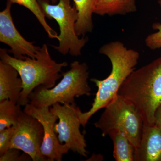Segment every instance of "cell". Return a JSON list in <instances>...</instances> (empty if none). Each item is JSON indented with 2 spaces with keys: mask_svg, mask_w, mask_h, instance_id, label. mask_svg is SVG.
Listing matches in <instances>:
<instances>
[{
  "mask_svg": "<svg viewBox=\"0 0 161 161\" xmlns=\"http://www.w3.org/2000/svg\"><path fill=\"white\" fill-rule=\"evenodd\" d=\"M32 160L31 157L25 153L21 154L20 150L10 148L0 156V161H26Z\"/></svg>",
  "mask_w": 161,
  "mask_h": 161,
  "instance_id": "obj_19",
  "label": "cell"
},
{
  "mask_svg": "<svg viewBox=\"0 0 161 161\" xmlns=\"http://www.w3.org/2000/svg\"><path fill=\"white\" fill-rule=\"evenodd\" d=\"M78 12L75 30L78 36L92 32L94 25L92 15L94 13L97 0H73Z\"/></svg>",
  "mask_w": 161,
  "mask_h": 161,
  "instance_id": "obj_13",
  "label": "cell"
},
{
  "mask_svg": "<svg viewBox=\"0 0 161 161\" xmlns=\"http://www.w3.org/2000/svg\"><path fill=\"white\" fill-rule=\"evenodd\" d=\"M22 111L21 106L14 101H0V131L15 125Z\"/></svg>",
  "mask_w": 161,
  "mask_h": 161,
  "instance_id": "obj_16",
  "label": "cell"
},
{
  "mask_svg": "<svg viewBox=\"0 0 161 161\" xmlns=\"http://www.w3.org/2000/svg\"><path fill=\"white\" fill-rule=\"evenodd\" d=\"M76 105L73 104H54L50 108L58 116L59 122L55 124L54 129L58 134V140L65 144L69 150L81 156L86 157L89 152L84 135L80 132V121L75 111Z\"/></svg>",
  "mask_w": 161,
  "mask_h": 161,
  "instance_id": "obj_7",
  "label": "cell"
},
{
  "mask_svg": "<svg viewBox=\"0 0 161 161\" xmlns=\"http://www.w3.org/2000/svg\"><path fill=\"white\" fill-rule=\"evenodd\" d=\"M23 111L37 119L43 125L44 136L41 152L48 161H61L63 155L69 151V147L61 144L56 135L54 127L58 116L50 110L49 107H36L30 103Z\"/></svg>",
  "mask_w": 161,
  "mask_h": 161,
  "instance_id": "obj_9",
  "label": "cell"
},
{
  "mask_svg": "<svg viewBox=\"0 0 161 161\" xmlns=\"http://www.w3.org/2000/svg\"><path fill=\"white\" fill-rule=\"evenodd\" d=\"M13 4H19L24 6L31 12L43 26L50 39L59 40L58 33L49 26L46 21V16L40 6L38 0H10Z\"/></svg>",
  "mask_w": 161,
  "mask_h": 161,
  "instance_id": "obj_17",
  "label": "cell"
},
{
  "mask_svg": "<svg viewBox=\"0 0 161 161\" xmlns=\"http://www.w3.org/2000/svg\"><path fill=\"white\" fill-rule=\"evenodd\" d=\"M18 71L9 64L0 61V101L9 99L18 103L23 88Z\"/></svg>",
  "mask_w": 161,
  "mask_h": 161,
  "instance_id": "obj_12",
  "label": "cell"
},
{
  "mask_svg": "<svg viewBox=\"0 0 161 161\" xmlns=\"http://www.w3.org/2000/svg\"><path fill=\"white\" fill-rule=\"evenodd\" d=\"M14 131V126L0 131V156L9 149Z\"/></svg>",
  "mask_w": 161,
  "mask_h": 161,
  "instance_id": "obj_20",
  "label": "cell"
},
{
  "mask_svg": "<svg viewBox=\"0 0 161 161\" xmlns=\"http://www.w3.org/2000/svg\"><path fill=\"white\" fill-rule=\"evenodd\" d=\"M99 52L109 58L112 64V70L109 75L103 80L91 79L98 90L90 109L83 112L78 107L75 108L76 114L84 128L95 113L105 108L117 95L124 81L135 70L140 58L139 52L128 49L119 41L104 44L100 47Z\"/></svg>",
  "mask_w": 161,
  "mask_h": 161,
  "instance_id": "obj_1",
  "label": "cell"
},
{
  "mask_svg": "<svg viewBox=\"0 0 161 161\" xmlns=\"http://www.w3.org/2000/svg\"><path fill=\"white\" fill-rule=\"evenodd\" d=\"M100 118L94 124L103 137L113 130L122 131L135 149L138 147L142 134L144 122L131 104L117 95L105 108Z\"/></svg>",
  "mask_w": 161,
  "mask_h": 161,
  "instance_id": "obj_6",
  "label": "cell"
},
{
  "mask_svg": "<svg viewBox=\"0 0 161 161\" xmlns=\"http://www.w3.org/2000/svg\"><path fill=\"white\" fill-rule=\"evenodd\" d=\"M51 1L52 4H55L58 2V0H51Z\"/></svg>",
  "mask_w": 161,
  "mask_h": 161,
  "instance_id": "obj_22",
  "label": "cell"
},
{
  "mask_svg": "<svg viewBox=\"0 0 161 161\" xmlns=\"http://www.w3.org/2000/svg\"><path fill=\"white\" fill-rule=\"evenodd\" d=\"M155 125L161 129V105L159 107L156 112Z\"/></svg>",
  "mask_w": 161,
  "mask_h": 161,
  "instance_id": "obj_21",
  "label": "cell"
},
{
  "mask_svg": "<svg viewBox=\"0 0 161 161\" xmlns=\"http://www.w3.org/2000/svg\"><path fill=\"white\" fill-rule=\"evenodd\" d=\"M46 17L57 21L59 28V43L53 47L62 55L74 57L81 55L82 48L88 41L87 37H79L75 30L78 12L71 0H59L58 4H51L49 0H38Z\"/></svg>",
  "mask_w": 161,
  "mask_h": 161,
  "instance_id": "obj_5",
  "label": "cell"
},
{
  "mask_svg": "<svg viewBox=\"0 0 161 161\" xmlns=\"http://www.w3.org/2000/svg\"><path fill=\"white\" fill-rule=\"evenodd\" d=\"M88 70L85 62H72L70 69L61 73L63 78L58 84L50 89L42 86L36 88L29 95V103L36 107H50L56 103H74L76 97L90 96Z\"/></svg>",
  "mask_w": 161,
  "mask_h": 161,
  "instance_id": "obj_4",
  "label": "cell"
},
{
  "mask_svg": "<svg viewBox=\"0 0 161 161\" xmlns=\"http://www.w3.org/2000/svg\"><path fill=\"white\" fill-rule=\"evenodd\" d=\"M134 161H161V129L155 125H144Z\"/></svg>",
  "mask_w": 161,
  "mask_h": 161,
  "instance_id": "obj_11",
  "label": "cell"
},
{
  "mask_svg": "<svg viewBox=\"0 0 161 161\" xmlns=\"http://www.w3.org/2000/svg\"><path fill=\"white\" fill-rule=\"evenodd\" d=\"M12 4L10 0H7L6 8L0 12V42L10 47L8 53L13 54L15 58H36L40 47L27 41L18 31L12 17Z\"/></svg>",
  "mask_w": 161,
  "mask_h": 161,
  "instance_id": "obj_10",
  "label": "cell"
},
{
  "mask_svg": "<svg viewBox=\"0 0 161 161\" xmlns=\"http://www.w3.org/2000/svg\"><path fill=\"white\" fill-rule=\"evenodd\" d=\"M117 95L135 108L144 125H155L156 112L161 105V56L133 71Z\"/></svg>",
  "mask_w": 161,
  "mask_h": 161,
  "instance_id": "obj_2",
  "label": "cell"
},
{
  "mask_svg": "<svg viewBox=\"0 0 161 161\" xmlns=\"http://www.w3.org/2000/svg\"></svg>",
  "mask_w": 161,
  "mask_h": 161,
  "instance_id": "obj_24",
  "label": "cell"
},
{
  "mask_svg": "<svg viewBox=\"0 0 161 161\" xmlns=\"http://www.w3.org/2000/svg\"><path fill=\"white\" fill-rule=\"evenodd\" d=\"M14 127L10 148L25 153L31 157L32 161H48L41 152L44 136V130L41 123L22 111Z\"/></svg>",
  "mask_w": 161,
  "mask_h": 161,
  "instance_id": "obj_8",
  "label": "cell"
},
{
  "mask_svg": "<svg viewBox=\"0 0 161 161\" xmlns=\"http://www.w3.org/2000/svg\"><path fill=\"white\" fill-rule=\"evenodd\" d=\"M152 28L157 31L147 36L145 40V43L147 47L150 49H158L161 48V23H153Z\"/></svg>",
  "mask_w": 161,
  "mask_h": 161,
  "instance_id": "obj_18",
  "label": "cell"
},
{
  "mask_svg": "<svg viewBox=\"0 0 161 161\" xmlns=\"http://www.w3.org/2000/svg\"><path fill=\"white\" fill-rule=\"evenodd\" d=\"M108 135L113 142V156L115 161H134L135 147L124 132L113 130Z\"/></svg>",
  "mask_w": 161,
  "mask_h": 161,
  "instance_id": "obj_15",
  "label": "cell"
},
{
  "mask_svg": "<svg viewBox=\"0 0 161 161\" xmlns=\"http://www.w3.org/2000/svg\"><path fill=\"white\" fill-rule=\"evenodd\" d=\"M158 3L159 4L160 6L161 7V0H159V1H158Z\"/></svg>",
  "mask_w": 161,
  "mask_h": 161,
  "instance_id": "obj_23",
  "label": "cell"
},
{
  "mask_svg": "<svg viewBox=\"0 0 161 161\" xmlns=\"http://www.w3.org/2000/svg\"><path fill=\"white\" fill-rule=\"evenodd\" d=\"M136 0H97L94 14L100 16L125 15L137 10Z\"/></svg>",
  "mask_w": 161,
  "mask_h": 161,
  "instance_id": "obj_14",
  "label": "cell"
},
{
  "mask_svg": "<svg viewBox=\"0 0 161 161\" xmlns=\"http://www.w3.org/2000/svg\"><path fill=\"white\" fill-rule=\"evenodd\" d=\"M8 53V50L1 48L0 58L18 71L23 81V90L18 102L21 106L29 103L30 95L38 86H42L48 89L54 86L62 76V68L68 66L67 62L58 63L52 59L46 44L40 47L35 58L17 59Z\"/></svg>",
  "mask_w": 161,
  "mask_h": 161,
  "instance_id": "obj_3",
  "label": "cell"
}]
</instances>
